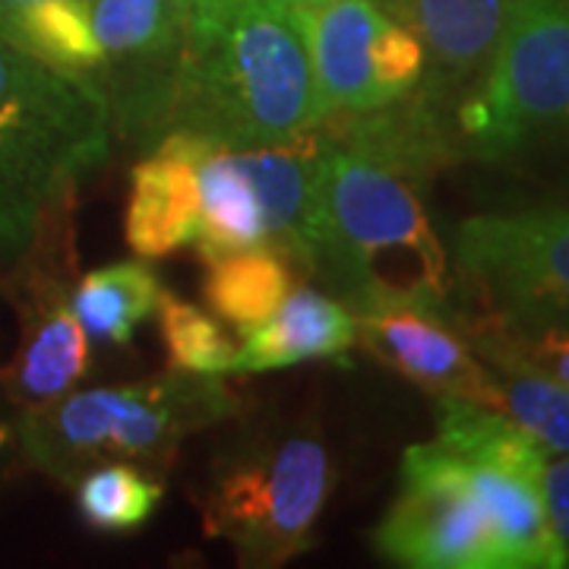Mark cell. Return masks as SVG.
I'll list each match as a JSON object with an SVG mask.
<instances>
[{
  "instance_id": "19",
  "label": "cell",
  "mask_w": 569,
  "mask_h": 569,
  "mask_svg": "<svg viewBox=\"0 0 569 569\" xmlns=\"http://www.w3.org/2000/svg\"><path fill=\"white\" fill-rule=\"evenodd\" d=\"M358 342L355 310L317 288H291L282 307L244 336L234 377L269 373L305 361H342Z\"/></svg>"
},
{
  "instance_id": "8",
  "label": "cell",
  "mask_w": 569,
  "mask_h": 569,
  "mask_svg": "<svg viewBox=\"0 0 569 569\" xmlns=\"http://www.w3.org/2000/svg\"><path fill=\"white\" fill-rule=\"evenodd\" d=\"M437 443L462 456L488 509L503 569L567 567L545 503L548 452L503 411L437 399Z\"/></svg>"
},
{
  "instance_id": "14",
  "label": "cell",
  "mask_w": 569,
  "mask_h": 569,
  "mask_svg": "<svg viewBox=\"0 0 569 569\" xmlns=\"http://www.w3.org/2000/svg\"><path fill=\"white\" fill-rule=\"evenodd\" d=\"M406 26L425 51V77L415 92L456 121L478 92L507 36L516 0H377ZM459 123V121H456Z\"/></svg>"
},
{
  "instance_id": "28",
  "label": "cell",
  "mask_w": 569,
  "mask_h": 569,
  "mask_svg": "<svg viewBox=\"0 0 569 569\" xmlns=\"http://www.w3.org/2000/svg\"><path fill=\"white\" fill-rule=\"evenodd\" d=\"M187 26V41H200L222 26L238 0H171Z\"/></svg>"
},
{
  "instance_id": "22",
  "label": "cell",
  "mask_w": 569,
  "mask_h": 569,
  "mask_svg": "<svg viewBox=\"0 0 569 569\" xmlns=\"http://www.w3.org/2000/svg\"><path fill=\"white\" fill-rule=\"evenodd\" d=\"M295 266L276 247L260 244L209 263L203 282L206 305L241 336L263 326L295 288Z\"/></svg>"
},
{
  "instance_id": "24",
  "label": "cell",
  "mask_w": 569,
  "mask_h": 569,
  "mask_svg": "<svg viewBox=\"0 0 569 569\" xmlns=\"http://www.w3.org/2000/svg\"><path fill=\"white\" fill-rule=\"evenodd\" d=\"M475 351L490 367L535 370L569 387V326L509 323L493 313H456Z\"/></svg>"
},
{
  "instance_id": "21",
  "label": "cell",
  "mask_w": 569,
  "mask_h": 569,
  "mask_svg": "<svg viewBox=\"0 0 569 569\" xmlns=\"http://www.w3.org/2000/svg\"><path fill=\"white\" fill-rule=\"evenodd\" d=\"M0 36L26 54L73 77L99 82L102 48L92 29L89 0H29L0 13Z\"/></svg>"
},
{
  "instance_id": "9",
  "label": "cell",
  "mask_w": 569,
  "mask_h": 569,
  "mask_svg": "<svg viewBox=\"0 0 569 569\" xmlns=\"http://www.w3.org/2000/svg\"><path fill=\"white\" fill-rule=\"evenodd\" d=\"M370 541L396 567L503 569L468 462L437 440L402 452L396 500Z\"/></svg>"
},
{
  "instance_id": "17",
  "label": "cell",
  "mask_w": 569,
  "mask_h": 569,
  "mask_svg": "<svg viewBox=\"0 0 569 569\" xmlns=\"http://www.w3.org/2000/svg\"><path fill=\"white\" fill-rule=\"evenodd\" d=\"M164 142L181 149L200 181V228L197 253L206 266L266 244V216L260 193L238 159V149L197 133H168Z\"/></svg>"
},
{
  "instance_id": "2",
  "label": "cell",
  "mask_w": 569,
  "mask_h": 569,
  "mask_svg": "<svg viewBox=\"0 0 569 569\" xmlns=\"http://www.w3.org/2000/svg\"><path fill=\"white\" fill-rule=\"evenodd\" d=\"M320 121L310 48L295 7L238 0L212 36L187 41L168 133L250 149L295 140Z\"/></svg>"
},
{
  "instance_id": "18",
  "label": "cell",
  "mask_w": 569,
  "mask_h": 569,
  "mask_svg": "<svg viewBox=\"0 0 569 569\" xmlns=\"http://www.w3.org/2000/svg\"><path fill=\"white\" fill-rule=\"evenodd\" d=\"M197 228V168L181 149L162 140L130 171V193L123 206V241L140 260H159L174 253L178 247L193 244Z\"/></svg>"
},
{
  "instance_id": "26",
  "label": "cell",
  "mask_w": 569,
  "mask_h": 569,
  "mask_svg": "<svg viewBox=\"0 0 569 569\" xmlns=\"http://www.w3.org/2000/svg\"><path fill=\"white\" fill-rule=\"evenodd\" d=\"M159 323H162L168 367L187 370V373H206V377H228L238 365L241 346L203 307L181 301L171 291H164Z\"/></svg>"
},
{
  "instance_id": "6",
  "label": "cell",
  "mask_w": 569,
  "mask_h": 569,
  "mask_svg": "<svg viewBox=\"0 0 569 569\" xmlns=\"http://www.w3.org/2000/svg\"><path fill=\"white\" fill-rule=\"evenodd\" d=\"M466 156L569 142V0H516L488 77L459 114Z\"/></svg>"
},
{
  "instance_id": "20",
  "label": "cell",
  "mask_w": 569,
  "mask_h": 569,
  "mask_svg": "<svg viewBox=\"0 0 569 569\" xmlns=\"http://www.w3.org/2000/svg\"><path fill=\"white\" fill-rule=\"evenodd\" d=\"M164 291L168 288L149 266L121 260L77 276L70 305L92 342L123 348L149 317L159 313Z\"/></svg>"
},
{
  "instance_id": "3",
  "label": "cell",
  "mask_w": 569,
  "mask_h": 569,
  "mask_svg": "<svg viewBox=\"0 0 569 569\" xmlns=\"http://www.w3.org/2000/svg\"><path fill=\"white\" fill-rule=\"evenodd\" d=\"M320 209L323 231L310 276L342 305L447 301L449 253L415 183L323 140Z\"/></svg>"
},
{
  "instance_id": "5",
  "label": "cell",
  "mask_w": 569,
  "mask_h": 569,
  "mask_svg": "<svg viewBox=\"0 0 569 569\" xmlns=\"http://www.w3.org/2000/svg\"><path fill=\"white\" fill-rule=\"evenodd\" d=\"M332 481L317 427H250L219 449L206 475L203 531L234 550L241 567H284L313 548Z\"/></svg>"
},
{
  "instance_id": "12",
  "label": "cell",
  "mask_w": 569,
  "mask_h": 569,
  "mask_svg": "<svg viewBox=\"0 0 569 569\" xmlns=\"http://www.w3.org/2000/svg\"><path fill=\"white\" fill-rule=\"evenodd\" d=\"M323 121L358 114L408 96L425 77L418 39L377 0L298 7Z\"/></svg>"
},
{
  "instance_id": "4",
  "label": "cell",
  "mask_w": 569,
  "mask_h": 569,
  "mask_svg": "<svg viewBox=\"0 0 569 569\" xmlns=\"http://www.w3.org/2000/svg\"><path fill=\"white\" fill-rule=\"evenodd\" d=\"M241 411L244 399L224 377L168 367L146 380L77 387L48 406L26 408L17 437L29 466L70 488L86 468L114 459L162 475L187 437L224 425Z\"/></svg>"
},
{
  "instance_id": "27",
  "label": "cell",
  "mask_w": 569,
  "mask_h": 569,
  "mask_svg": "<svg viewBox=\"0 0 569 569\" xmlns=\"http://www.w3.org/2000/svg\"><path fill=\"white\" fill-rule=\"evenodd\" d=\"M545 503H548L550 526L569 567V456L545 459Z\"/></svg>"
},
{
  "instance_id": "13",
  "label": "cell",
  "mask_w": 569,
  "mask_h": 569,
  "mask_svg": "<svg viewBox=\"0 0 569 569\" xmlns=\"http://www.w3.org/2000/svg\"><path fill=\"white\" fill-rule=\"evenodd\" d=\"M358 339L370 358L433 399L493 402L497 373L475 351L447 301H387L355 310Z\"/></svg>"
},
{
  "instance_id": "30",
  "label": "cell",
  "mask_w": 569,
  "mask_h": 569,
  "mask_svg": "<svg viewBox=\"0 0 569 569\" xmlns=\"http://www.w3.org/2000/svg\"><path fill=\"white\" fill-rule=\"evenodd\" d=\"M20 3H29V0H0V13H7V10H13Z\"/></svg>"
},
{
  "instance_id": "23",
  "label": "cell",
  "mask_w": 569,
  "mask_h": 569,
  "mask_svg": "<svg viewBox=\"0 0 569 569\" xmlns=\"http://www.w3.org/2000/svg\"><path fill=\"white\" fill-rule=\"evenodd\" d=\"M82 526L99 535H130L142 529L164 497L162 475L137 462H99L70 485Z\"/></svg>"
},
{
  "instance_id": "15",
  "label": "cell",
  "mask_w": 569,
  "mask_h": 569,
  "mask_svg": "<svg viewBox=\"0 0 569 569\" xmlns=\"http://www.w3.org/2000/svg\"><path fill=\"white\" fill-rule=\"evenodd\" d=\"M317 130L326 142L383 164L415 187L466 156L459 123L427 104L415 89L373 111L329 114Z\"/></svg>"
},
{
  "instance_id": "7",
  "label": "cell",
  "mask_w": 569,
  "mask_h": 569,
  "mask_svg": "<svg viewBox=\"0 0 569 569\" xmlns=\"http://www.w3.org/2000/svg\"><path fill=\"white\" fill-rule=\"evenodd\" d=\"M452 263L478 310L509 323L569 326V209L535 206L468 216Z\"/></svg>"
},
{
  "instance_id": "1",
  "label": "cell",
  "mask_w": 569,
  "mask_h": 569,
  "mask_svg": "<svg viewBox=\"0 0 569 569\" xmlns=\"http://www.w3.org/2000/svg\"><path fill=\"white\" fill-rule=\"evenodd\" d=\"M114 149L102 86L0 36V279L70 216L80 183Z\"/></svg>"
},
{
  "instance_id": "16",
  "label": "cell",
  "mask_w": 569,
  "mask_h": 569,
  "mask_svg": "<svg viewBox=\"0 0 569 569\" xmlns=\"http://www.w3.org/2000/svg\"><path fill=\"white\" fill-rule=\"evenodd\" d=\"M250 181L260 193L266 216V244L276 247L288 263L313 272L320 250L323 209H320V162L323 137L313 127L295 140L238 149Z\"/></svg>"
},
{
  "instance_id": "11",
  "label": "cell",
  "mask_w": 569,
  "mask_h": 569,
  "mask_svg": "<svg viewBox=\"0 0 569 569\" xmlns=\"http://www.w3.org/2000/svg\"><path fill=\"white\" fill-rule=\"evenodd\" d=\"M102 48L99 86L114 137L152 152L168 133L187 58V26L171 0H89Z\"/></svg>"
},
{
  "instance_id": "10",
  "label": "cell",
  "mask_w": 569,
  "mask_h": 569,
  "mask_svg": "<svg viewBox=\"0 0 569 569\" xmlns=\"http://www.w3.org/2000/svg\"><path fill=\"white\" fill-rule=\"evenodd\" d=\"M73 282L70 216L48 224L36 247L0 279L10 284L20 313V342L0 370V387L20 411L61 399L92 370V339L70 305Z\"/></svg>"
},
{
  "instance_id": "25",
  "label": "cell",
  "mask_w": 569,
  "mask_h": 569,
  "mask_svg": "<svg viewBox=\"0 0 569 569\" xmlns=\"http://www.w3.org/2000/svg\"><path fill=\"white\" fill-rule=\"evenodd\" d=\"M493 373L490 408L522 427L548 456H569V387L519 367H493Z\"/></svg>"
},
{
  "instance_id": "29",
  "label": "cell",
  "mask_w": 569,
  "mask_h": 569,
  "mask_svg": "<svg viewBox=\"0 0 569 569\" xmlns=\"http://www.w3.org/2000/svg\"><path fill=\"white\" fill-rule=\"evenodd\" d=\"M272 3H282V7H320V3H332V0H272Z\"/></svg>"
}]
</instances>
